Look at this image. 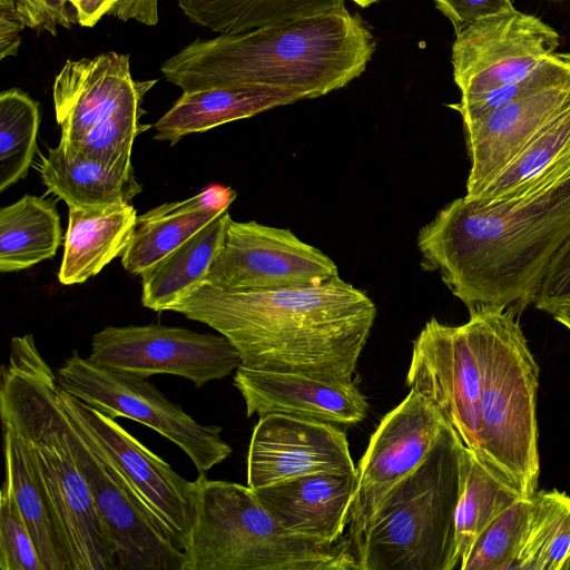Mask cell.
<instances>
[{"mask_svg": "<svg viewBox=\"0 0 570 570\" xmlns=\"http://www.w3.org/2000/svg\"><path fill=\"white\" fill-rule=\"evenodd\" d=\"M463 443L448 425L425 460L384 499L356 553L360 570H454Z\"/></svg>", "mask_w": 570, "mask_h": 570, "instance_id": "cell-7", "label": "cell"}, {"mask_svg": "<svg viewBox=\"0 0 570 570\" xmlns=\"http://www.w3.org/2000/svg\"><path fill=\"white\" fill-rule=\"evenodd\" d=\"M27 27L14 0H0V59L14 57L21 43L20 32Z\"/></svg>", "mask_w": 570, "mask_h": 570, "instance_id": "cell-39", "label": "cell"}, {"mask_svg": "<svg viewBox=\"0 0 570 570\" xmlns=\"http://www.w3.org/2000/svg\"><path fill=\"white\" fill-rule=\"evenodd\" d=\"M156 82L135 80L127 53L67 60L52 86L59 144L108 166L132 168L135 139L151 127L140 122L144 97Z\"/></svg>", "mask_w": 570, "mask_h": 570, "instance_id": "cell-8", "label": "cell"}, {"mask_svg": "<svg viewBox=\"0 0 570 570\" xmlns=\"http://www.w3.org/2000/svg\"><path fill=\"white\" fill-rule=\"evenodd\" d=\"M461 490L455 512V560L460 569L481 532L522 497L495 476L466 446L460 454Z\"/></svg>", "mask_w": 570, "mask_h": 570, "instance_id": "cell-30", "label": "cell"}, {"mask_svg": "<svg viewBox=\"0 0 570 570\" xmlns=\"http://www.w3.org/2000/svg\"><path fill=\"white\" fill-rule=\"evenodd\" d=\"M531 498H521L476 538L460 570H511L529 529Z\"/></svg>", "mask_w": 570, "mask_h": 570, "instance_id": "cell-33", "label": "cell"}, {"mask_svg": "<svg viewBox=\"0 0 570 570\" xmlns=\"http://www.w3.org/2000/svg\"><path fill=\"white\" fill-rule=\"evenodd\" d=\"M193 22L219 35L239 33L345 7V0H176Z\"/></svg>", "mask_w": 570, "mask_h": 570, "instance_id": "cell-29", "label": "cell"}, {"mask_svg": "<svg viewBox=\"0 0 570 570\" xmlns=\"http://www.w3.org/2000/svg\"><path fill=\"white\" fill-rule=\"evenodd\" d=\"M570 175V104L547 121L475 199L509 202Z\"/></svg>", "mask_w": 570, "mask_h": 570, "instance_id": "cell-24", "label": "cell"}, {"mask_svg": "<svg viewBox=\"0 0 570 570\" xmlns=\"http://www.w3.org/2000/svg\"><path fill=\"white\" fill-rule=\"evenodd\" d=\"M515 307L470 309L481 367L480 461L522 497L537 492L539 367Z\"/></svg>", "mask_w": 570, "mask_h": 570, "instance_id": "cell-6", "label": "cell"}, {"mask_svg": "<svg viewBox=\"0 0 570 570\" xmlns=\"http://www.w3.org/2000/svg\"><path fill=\"white\" fill-rule=\"evenodd\" d=\"M108 14L121 21L136 20L155 26L158 22V0H118Z\"/></svg>", "mask_w": 570, "mask_h": 570, "instance_id": "cell-40", "label": "cell"}, {"mask_svg": "<svg viewBox=\"0 0 570 570\" xmlns=\"http://www.w3.org/2000/svg\"><path fill=\"white\" fill-rule=\"evenodd\" d=\"M57 401L71 424L119 469L184 551L193 521L191 481L181 478L115 419L59 385Z\"/></svg>", "mask_w": 570, "mask_h": 570, "instance_id": "cell-16", "label": "cell"}, {"mask_svg": "<svg viewBox=\"0 0 570 570\" xmlns=\"http://www.w3.org/2000/svg\"><path fill=\"white\" fill-rule=\"evenodd\" d=\"M56 376L61 390L104 415L139 422L178 445L198 473H207L233 452L220 435L223 428L198 423L147 379L100 367L76 351Z\"/></svg>", "mask_w": 570, "mask_h": 570, "instance_id": "cell-9", "label": "cell"}, {"mask_svg": "<svg viewBox=\"0 0 570 570\" xmlns=\"http://www.w3.org/2000/svg\"><path fill=\"white\" fill-rule=\"evenodd\" d=\"M39 102L19 88L0 94V191L24 178L37 149Z\"/></svg>", "mask_w": 570, "mask_h": 570, "instance_id": "cell-32", "label": "cell"}, {"mask_svg": "<svg viewBox=\"0 0 570 570\" xmlns=\"http://www.w3.org/2000/svg\"><path fill=\"white\" fill-rule=\"evenodd\" d=\"M448 425L435 405L414 390L383 416L356 468L347 534L355 554L381 503L425 460Z\"/></svg>", "mask_w": 570, "mask_h": 570, "instance_id": "cell-12", "label": "cell"}, {"mask_svg": "<svg viewBox=\"0 0 570 570\" xmlns=\"http://www.w3.org/2000/svg\"><path fill=\"white\" fill-rule=\"evenodd\" d=\"M346 433L335 424L285 414L261 416L247 453L253 490L318 472H355Z\"/></svg>", "mask_w": 570, "mask_h": 570, "instance_id": "cell-17", "label": "cell"}, {"mask_svg": "<svg viewBox=\"0 0 570 570\" xmlns=\"http://www.w3.org/2000/svg\"><path fill=\"white\" fill-rule=\"evenodd\" d=\"M234 386L242 394L246 415L285 414L332 424L353 425L364 420L368 404L355 383L326 382L303 374L238 366Z\"/></svg>", "mask_w": 570, "mask_h": 570, "instance_id": "cell-19", "label": "cell"}, {"mask_svg": "<svg viewBox=\"0 0 570 570\" xmlns=\"http://www.w3.org/2000/svg\"><path fill=\"white\" fill-rule=\"evenodd\" d=\"M58 382L30 334L11 340L2 367L0 413L24 440L52 505L72 570H117L108 535L76 461Z\"/></svg>", "mask_w": 570, "mask_h": 570, "instance_id": "cell-4", "label": "cell"}, {"mask_svg": "<svg viewBox=\"0 0 570 570\" xmlns=\"http://www.w3.org/2000/svg\"><path fill=\"white\" fill-rule=\"evenodd\" d=\"M375 46L365 21L344 7L245 32L196 39L167 59L160 71L183 92L262 83L314 99L361 76Z\"/></svg>", "mask_w": 570, "mask_h": 570, "instance_id": "cell-3", "label": "cell"}, {"mask_svg": "<svg viewBox=\"0 0 570 570\" xmlns=\"http://www.w3.org/2000/svg\"><path fill=\"white\" fill-rule=\"evenodd\" d=\"M183 570H360L346 535L321 544L287 531L255 490L198 473Z\"/></svg>", "mask_w": 570, "mask_h": 570, "instance_id": "cell-5", "label": "cell"}, {"mask_svg": "<svg viewBox=\"0 0 570 570\" xmlns=\"http://www.w3.org/2000/svg\"><path fill=\"white\" fill-rule=\"evenodd\" d=\"M541 311L570 330V297L546 305Z\"/></svg>", "mask_w": 570, "mask_h": 570, "instance_id": "cell-42", "label": "cell"}, {"mask_svg": "<svg viewBox=\"0 0 570 570\" xmlns=\"http://www.w3.org/2000/svg\"><path fill=\"white\" fill-rule=\"evenodd\" d=\"M307 97L298 91L262 83H233L183 92L155 124L154 139L171 146L184 136L203 132Z\"/></svg>", "mask_w": 570, "mask_h": 570, "instance_id": "cell-21", "label": "cell"}, {"mask_svg": "<svg viewBox=\"0 0 570 570\" xmlns=\"http://www.w3.org/2000/svg\"><path fill=\"white\" fill-rule=\"evenodd\" d=\"M66 1L68 3H70L73 7V9H76L80 0H66Z\"/></svg>", "mask_w": 570, "mask_h": 570, "instance_id": "cell-44", "label": "cell"}, {"mask_svg": "<svg viewBox=\"0 0 570 570\" xmlns=\"http://www.w3.org/2000/svg\"><path fill=\"white\" fill-rule=\"evenodd\" d=\"M570 236V175L522 197L445 205L417 235L421 266L438 272L468 309L534 303L542 278Z\"/></svg>", "mask_w": 570, "mask_h": 570, "instance_id": "cell-2", "label": "cell"}, {"mask_svg": "<svg viewBox=\"0 0 570 570\" xmlns=\"http://www.w3.org/2000/svg\"><path fill=\"white\" fill-rule=\"evenodd\" d=\"M0 569L43 570L31 532L4 484L0 494Z\"/></svg>", "mask_w": 570, "mask_h": 570, "instance_id": "cell-35", "label": "cell"}, {"mask_svg": "<svg viewBox=\"0 0 570 570\" xmlns=\"http://www.w3.org/2000/svg\"><path fill=\"white\" fill-rule=\"evenodd\" d=\"M434 2L452 22L455 33L481 18L514 8L513 0H434Z\"/></svg>", "mask_w": 570, "mask_h": 570, "instance_id": "cell-38", "label": "cell"}, {"mask_svg": "<svg viewBox=\"0 0 570 570\" xmlns=\"http://www.w3.org/2000/svg\"><path fill=\"white\" fill-rule=\"evenodd\" d=\"M236 196L230 187L212 185L187 199L160 205L138 216L131 239L121 255L122 267L140 276L228 210Z\"/></svg>", "mask_w": 570, "mask_h": 570, "instance_id": "cell-22", "label": "cell"}, {"mask_svg": "<svg viewBox=\"0 0 570 570\" xmlns=\"http://www.w3.org/2000/svg\"><path fill=\"white\" fill-rule=\"evenodd\" d=\"M62 240L53 199L24 195L0 209V272L13 273L52 258Z\"/></svg>", "mask_w": 570, "mask_h": 570, "instance_id": "cell-28", "label": "cell"}, {"mask_svg": "<svg viewBox=\"0 0 570 570\" xmlns=\"http://www.w3.org/2000/svg\"><path fill=\"white\" fill-rule=\"evenodd\" d=\"M531 499L528 533L511 570H570V495L537 491Z\"/></svg>", "mask_w": 570, "mask_h": 570, "instance_id": "cell-31", "label": "cell"}, {"mask_svg": "<svg viewBox=\"0 0 570 570\" xmlns=\"http://www.w3.org/2000/svg\"><path fill=\"white\" fill-rule=\"evenodd\" d=\"M559 43L552 27L514 8L469 24L456 33L452 46L453 78L461 99L521 80Z\"/></svg>", "mask_w": 570, "mask_h": 570, "instance_id": "cell-15", "label": "cell"}, {"mask_svg": "<svg viewBox=\"0 0 570 570\" xmlns=\"http://www.w3.org/2000/svg\"><path fill=\"white\" fill-rule=\"evenodd\" d=\"M38 170L46 194L63 200L68 207H101L131 204L141 190L134 168L108 166L95 158L73 153L58 144L40 156Z\"/></svg>", "mask_w": 570, "mask_h": 570, "instance_id": "cell-25", "label": "cell"}, {"mask_svg": "<svg viewBox=\"0 0 570 570\" xmlns=\"http://www.w3.org/2000/svg\"><path fill=\"white\" fill-rule=\"evenodd\" d=\"M570 78V53L553 52L546 58L527 77L519 81L478 95L461 99L450 105L469 122L490 114L500 106L537 89H541Z\"/></svg>", "mask_w": 570, "mask_h": 570, "instance_id": "cell-34", "label": "cell"}, {"mask_svg": "<svg viewBox=\"0 0 570 570\" xmlns=\"http://www.w3.org/2000/svg\"><path fill=\"white\" fill-rule=\"evenodd\" d=\"M337 275L333 259L291 229L230 218L205 282L225 291H271Z\"/></svg>", "mask_w": 570, "mask_h": 570, "instance_id": "cell-14", "label": "cell"}, {"mask_svg": "<svg viewBox=\"0 0 570 570\" xmlns=\"http://www.w3.org/2000/svg\"><path fill=\"white\" fill-rule=\"evenodd\" d=\"M118 0H80L76 11V21L87 28L94 27L108 14Z\"/></svg>", "mask_w": 570, "mask_h": 570, "instance_id": "cell-41", "label": "cell"}, {"mask_svg": "<svg viewBox=\"0 0 570 570\" xmlns=\"http://www.w3.org/2000/svg\"><path fill=\"white\" fill-rule=\"evenodd\" d=\"M352 1L362 8H366V7L377 2L379 0H352Z\"/></svg>", "mask_w": 570, "mask_h": 570, "instance_id": "cell-43", "label": "cell"}, {"mask_svg": "<svg viewBox=\"0 0 570 570\" xmlns=\"http://www.w3.org/2000/svg\"><path fill=\"white\" fill-rule=\"evenodd\" d=\"M17 8L24 19L28 28L37 31H47L57 36V26L66 29L71 27L73 20L67 9L66 0H14Z\"/></svg>", "mask_w": 570, "mask_h": 570, "instance_id": "cell-36", "label": "cell"}, {"mask_svg": "<svg viewBox=\"0 0 570 570\" xmlns=\"http://www.w3.org/2000/svg\"><path fill=\"white\" fill-rule=\"evenodd\" d=\"M87 358L100 367L144 379L181 376L196 387L228 376L242 363L238 351L223 335L161 324L107 326L92 336Z\"/></svg>", "mask_w": 570, "mask_h": 570, "instance_id": "cell-10", "label": "cell"}, {"mask_svg": "<svg viewBox=\"0 0 570 570\" xmlns=\"http://www.w3.org/2000/svg\"><path fill=\"white\" fill-rule=\"evenodd\" d=\"M66 420L76 461L114 550L117 570H183L185 553L169 531L119 469Z\"/></svg>", "mask_w": 570, "mask_h": 570, "instance_id": "cell-11", "label": "cell"}, {"mask_svg": "<svg viewBox=\"0 0 570 570\" xmlns=\"http://www.w3.org/2000/svg\"><path fill=\"white\" fill-rule=\"evenodd\" d=\"M569 104L570 78L527 92L482 118L464 122L471 163L465 197L476 199L524 144Z\"/></svg>", "mask_w": 570, "mask_h": 570, "instance_id": "cell-18", "label": "cell"}, {"mask_svg": "<svg viewBox=\"0 0 570 570\" xmlns=\"http://www.w3.org/2000/svg\"><path fill=\"white\" fill-rule=\"evenodd\" d=\"M357 483L355 472H318L255 490L287 531L321 544L346 538Z\"/></svg>", "mask_w": 570, "mask_h": 570, "instance_id": "cell-20", "label": "cell"}, {"mask_svg": "<svg viewBox=\"0 0 570 570\" xmlns=\"http://www.w3.org/2000/svg\"><path fill=\"white\" fill-rule=\"evenodd\" d=\"M570 297V236L551 261L534 299V306L546 305Z\"/></svg>", "mask_w": 570, "mask_h": 570, "instance_id": "cell-37", "label": "cell"}, {"mask_svg": "<svg viewBox=\"0 0 570 570\" xmlns=\"http://www.w3.org/2000/svg\"><path fill=\"white\" fill-rule=\"evenodd\" d=\"M229 219L226 210L142 273L141 304L165 312L205 283Z\"/></svg>", "mask_w": 570, "mask_h": 570, "instance_id": "cell-27", "label": "cell"}, {"mask_svg": "<svg viewBox=\"0 0 570 570\" xmlns=\"http://www.w3.org/2000/svg\"><path fill=\"white\" fill-rule=\"evenodd\" d=\"M168 311L208 325L238 351L240 366L354 383L377 308L338 275L321 284L225 291L203 283Z\"/></svg>", "mask_w": 570, "mask_h": 570, "instance_id": "cell-1", "label": "cell"}, {"mask_svg": "<svg viewBox=\"0 0 570 570\" xmlns=\"http://www.w3.org/2000/svg\"><path fill=\"white\" fill-rule=\"evenodd\" d=\"M6 480L31 532L43 570H72L52 505L22 436L2 423Z\"/></svg>", "mask_w": 570, "mask_h": 570, "instance_id": "cell-26", "label": "cell"}, {"mask_svg": "<svg viewBox=\"0 0 570 570\" xmlns=\"http://www.w3.org/2000/svg\"><path fill=\"white\" fill-rule=\"evenodd\" d=\"M137 217L131 204L69 207L59 282L63 285L85 283L121 256L131 239Z\"/></svg>", "mask_w": 570, "mask_h": 570, "instance_id": "cell-23", "label": "cell"}, {"mask_svg": "<svg viewBox=\"0 0 570 570\" xmlns=\"http://www.w3.org/2000/svg\"><path fill=\"white\" fill-rule=\"evenodd\" d=\"M406 385L425 396L464 446L481 452V367L471 318L451 326L432 317L413 341Z\"/></svg>", "mask_w": 570, "mask_h": 570, "instance_id": "cell-13", "label": "cell"}]
</instances>
